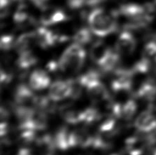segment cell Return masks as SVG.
<instances>
[{
    "mask_svg": "<svg viewBox=\"0 0 156 155\" xmlns=\"http://www.w3.org/2000/svg\"><path fill=\"white\" fill-rule=\"evenodd\" d=\"M50 84V77L45 71L41 69L35 70L30 77V88L35 90L45 89Z\"/></svg>",
    "mask_w": 156,
    "mask_h": 155,
    "instance_id": "cell-9",
    "label": "cell"
},
{
    "mask_svg": "<svg viewBox=\"0 0 156 155\" xmlns=\"http://www.w3.org/2000/svg\"><path fill=\"white\" fill-rule=\"evenodd\" d=\"M136 96L143 100H154L156 96V84L153 80H147L139 88Z\"/></svg>",
    "mask_w": 156,
    "mask_h": 155,
    "instance_id": "cell-13",
    "label": "cell"
},
{
    "mask_svg": "<svg viewBox=\"0 0 156 155\" xmlns=\"http://www.w3.org/2000/svg\"><path fill=\"white\" fill-rule=\"evenodd\" d=\"M45 12L41 16V22L44 26H52L66 20V16L62 10H47L44 8Z\"/></svg>",
    "mask_w": 156,
    "mask_h": 155,
    "instance_id": "cell-11",
    "label": "cell"
},
{
    "mask_svg": "<svg viewBox=\"0 0 156 155\" xmlns=\"http://www.w3.org/2000/svg\"><path fill=\"white\" fill-rule=\"evenodd\" d=\"M86 89H87L89 96L94 101H105L110 97L109 93H108L106 88L99 80L89 85L88 87H86Z\"/></svg>",
    "mask_w": 156,
    "mask_h": 155,
    "instance_id": "cell-10",
    "label": "cell"
},
{
    "mask_svg": "<svg viewBox=\"0 0 156 155\" xmlns=\"http://www.w3.org/2000/svg\"><path fill=\"white\" fill-rule=\"evenodd\" d=\"M151 62L149 60H147L145 58L143 57L138 62L135 64L132 68V71L133 73H145L148 72L150 68Z\"/></svg>",
    "mask_w": 156,
    "mask_h": 155,
    "instance_id": "cell-26",
    "label": "cell"
},
{
    "mask_svg": "<svg viewBox=\"0 0 156 155\" xmlns=\"http://www.w3.org/2000/svg\"><path fill=\"white\" fill-rule=\"evenodd\" d=\"M98 80H99V73L95 71H90L81 76L78 79V82L82 86L86 88L90 84Z\"/></svg>",
    "mask_w": 156,
    "mask_h": 155,
    "instance_id": "cell-22",
    "label": "cell"
},
{
    "mask_svg": "<svg viewBox=\"0 0 156 155\" xmlns=\"http://www.w3.org/2000/svg\"><path fill=\"white\" fill-rule=\"evenodd\" d=\"M82 122L90 124L99 118V111L94 107H88L82 112Z\"/></svg>",
    "mask_w": 156,
    "mask_h": 155,
    "instance_id": "cell-23",
    "label": "cell"
},
{
    "mask_svg": "<svg viewBox=\"0 0 156 155\" xmlns=\"http://www.w3.org/2000/svg\"><path fill=\"white\" fill-rule=\"evenodd\" d=\"M143 57L149 60L150 62H156V43L150 42L144 46Z\"/></svg>",
    "mask_w": 156,
    "mask_h": 155,
    "instance_id": "cell-24",
    "label": "cell"
},
{
    "mask_svg": "<svg viewBox=\"0 0 156 155\" xmlns=\"http://www.w3.org/2000/svg\"><path fill=\"white\" fill-rule=\"evenodd\" d=\"M37 43L34 32L25 33L21 34L15 43V47L19 53L30 51V48Z\"/></svg>",
    "mask_w": 156,
    "mask_h": 155,
    "instance_id": "cell-12",
    "label": "cell"
},
{
    "mask_svg": "<svg viewBox=\"0 0 156 155\" xmlns=\"http://www.w3.org/2000/svg\"><path fill=\"white\" fill-rule=\"evenodd\" d=\"M17 155H34V154H33L32 151L31 150H30V149L23 148H21L20 150H19Z\"/></svg>",
    "mask_w": 156,
    "mask_h": 155,
    "instance_id": "cell-30",
    "label": "cell"
},
{
    "mask_svg": "<svg viewBox=\"0 0 156 155\" xmlns=\"http://www.w3.org/2000/svg\"><path fill=\"white\" fill-rule=\"evenodd\" d=\"M110 50L111 49L108 48L101 41L96 42L93 44L90 49L91 59L99 65Z\"/></svg>",
    "mask_w": 156,
    "mask_h": 155,
    "instance_id": "cell-14",
    "label": "cell"
},
{
    "mask_svg": "<svg viewBox=\"0 0 156 155\" xmlns=\"http://www.w3.org/2000/svg\"><path fill=\"white\" fill-rule=\"evenodd\" d=\"M14 21L17 24H21L28 19V12L25 5L21 4L18 8L13 16Z\"/></svg>",
    "mask_w": 156,
    "mask_h": 155,
    "instance_id": "cell-25",
    "label": "cell"
},
{
    "mask_svg": "<svg viewBox=\"0 0 156 155\" xmlns=\"http://www.w3.org/2000/svg\"><path fill=\"white\" fill-rule=\"evenodd\" d=\"M73 133L76 137L77 146H80L82 148L92 147L94 136L82 129L77 130L73 132Z\"/></svg>",
    "mask_w": 156,
    "mask_h": 155,
    "instance_id": "cell-16",
    "label": "cell"
},
{
    "mask_svg": "<svg viewBox=\"0 0 156 155\" xmlns=\"http://www.w3.org/2000/svg\"><path fill=\"white\" fill-rule=\"evenodd\" d=\"M88 23L92 32L101 37L115 32L117 27L114 16L101 8H96L89 14Z\"/></svg>",
    "mask_w": 156,
    "mask_h": 155,
    "instance_id": "cell-1",
    "label": "cell"
},
{
    "mask_svg": "<svg viewBox=\"0 0 156 155\" xmlns=\"http://www.w3.org/2000/svg\"><path fill=\"white\" fill-rule=\"evenodd\" d=\"M0 43H1L2 49L4 51L9 50L12 47L13 45H15L13 36L11 35L2 36Z\"/></svg>",
    "mask_w": 156,
    "mask_h": 155,
    "instance_id": "cell-28",
    "label": "cell"
},
{
    "mask_svg": "<svg viewBox=\"0 0 156 155\" xmlns=\"http://www.w3.org/2000/svg\"><path fill=\"white\" fill-rule=\"evenodd\" d=\"M143 141L137 137H129L126 140V148L129 155H142L144 150Z\"/></svg>",
    "mask_w": 156,
    "mask_h": 155,
    "instance_id": "cell-17",
    "label": "cell"
},
{
    "mask_svg": "<svg viewBox=\"0 0 156 155\" xmlns=\"http://www.w3.org/2000/svg\"><path fill=\"white\" fill-rule=\"evenodd\" d=\"M74 85L70 81H56L50 85L49 98L53 101H60L73 95Z\"/></svg>",
    "mask_w": 156,
    "mask_h": 155,
    "instance_id": "cell-3",
    "label": "cell"
},
{
    "mask_svg": "<svg viewBox=\"0 0 156 155\" xmlns=\"http://www.w3.org/2000/svg\"><path fill=\"white\" fill-rule=\"evenodd\" d=\"M116 51L119 54H131L136 47V40L132 33L122 32L116 43Z\"/></svg>",
    "mask_w": 156,
    "mask_h": 155,
    "instance_id": "cell-4",
    "label": "cell"
},
{
    "mask_svg": "<svg viewBox=\"0 0 156 155\" xmlns=\"http://www.w3.org/2000/svg\"><path fill=\"white\" fill-rule=\"evenodd\" d=\"M37 96L31 89L25 84H21L16 88L15 93V100L18 106L32 107L35 105Z\"/></svg>",
    "mask_w": 156,
    "mask_h": 155,
    "instance_id": "cell-5",
    "label": "cell"
},
{
    "mask_svg": "<svg viewBox=\"0 0 156 155\" xmlns=\"http://www.w3.org/2000/svg\"><path fill=\"white\" fill-rule=\"evenodd\" d=\"M116 120L115 118H109L104 120L99 126V131L102 133H108L115 128Z\"/></svg>",
    "mask_w": 156,
    "mask_h": 155,
    "instance_id": "cell-27",
    "label": "cell"
},
{
    "mask_svg": "<svg viewBox=\"0 0 156 155\" xmlns=\"http://www.w3.org/2000/svg\"><path fill=\"white\" fill-rule=\"evenodd\" d=\"M0 130H1V135L2 136H4V135L8 131L7 128V124L5 122H2L1 126H0Z\"/></svg>",
    "mask_w": 156,
    "mask_h": 155,
    "instance_id": "cell-32",
    "label": "cell"
},
{
    "mask_svg": "<svg viewBox=\"0 0 156 155\" xmlns=\"http://www.w3.org/2000/svg\"><path fill=\"white\" fill-rule=\"evenodd\" d=\"M134 125L142 132L153 133L156 131V117L149 111H144L136 118Z\"/></svg>",
    "mask_w": 156,
    "mask_h": 155,
    "instance_id": "cell-6",
    "label": "cell"
},
{
    "mask_svg": "<svg viewBox=\"0 0 156 155\" xmlns=\"http://www.w3.org/2000/svg\"><path fill=\"white\" fill-rule=\"evenodd\" d=\"M112 155H118V154H112Z\"/></svg>",
    "mask_w": 156,
    "mask_h": 155,
    "instance_id": "cell-34",
    "label": "cell"
},
{
    "mask_svg": "<svg viewBox=\"0 0 156 155\" xmlns=\"http://www.w3.org/2000/svg\"><path fill=\"white\" fill-rule=\"evenodd\" d=\"M154 155H156V149H155V150L154 152Z\"/></svg>",
    "mask_w": 156,
    "mask_h": 155,
    "instance_id": "cell-33",
    "label": "cell"
},
{
    "mask_svg": "<svg viewBox=\"0 0 156 155\" xmlns=\"http://www.w3.org/2000/svg\"><path fill=\"white\" fill-rule=\"evenodd\" d=\"M119 53H118L116 51L114 52L112 50H110L108 54L99 64L101 70L104 72H106V73L115 70L119 60Z\"/></svg>",
    "mask_w": 156,
    "mask_h": 155,
    "instance_id": "cell-15",
    "label": "cell"
},
{
    "mask_svg": "<svg viewBox=\"0 0 156 155\" xmlns=\"http://www.w3.org/2000/svg\"><path fill=\"white\" fill-rule=\"evenodd\" d=\"M73 40L80 45H86L92 40L91 32L87 28L80 29L73 36Z\"/></svg>",
    "mask_w": 156,
    "mask_h": 155,
    "instance_id": "cell-19",
    "label": "cell"
},
{
    "mask_svg": "<svg viewBox=\"0 0 156 155\" xmlns=\"http://www.w3.org/2000/svg\"><path fill=\"white\" fill-rule=\"evenodd\" d=\"M54 140L55 146L60 150H65L77 146L73 132L69 133L65 128L58 130L54 137Z\"/></svg>",
    "mask_w": 156,
    "mask_h": 155,
    "instance_id": "cell-7",
    "label": "cell"
},
{
    "mask_svg": "<svg viewBox=\"0 0 156 155\" xmlns=\"http://www.w3.org/2000/svg\"><path fill=\"white\" fill-rule=\"evenodd\" d=\"M137 109V105L133 100H129L122 106L121 118L128 120L134 115Z\"/></svg>",
    "mask_w": 156,
    "mask_h": 155,
    "instance_id": "cell-21",
    "label": "cell"
},
{
    "mask_svg": "<svg viewBox=\"0 0 156 155\" xmlns=\"http://www.w3.org/2000/svg\"><path fill=\"white\" fill-rule=\"evenodd\" d=\"M37 62V58L31 51H27L19 53L17 60V65L21 69H27L35 65Z\"/></svg>",
    "mask_w": 156,
    "mask_h": 155,
    "instance_id": "cell-18",
    "label": "cell"
},
{
    "mask_svg": "<svg viewBox=\"0 0 156 155\" xmlns=\"http://www.w3.org/2000/svg\"><path fill=\"white\" fill-rule=\"evenodd\" d=\"M62 115L66 122L76 124L82 122V112H78L73 109L64 110L62 112Z\"/></svg>",
    "mask_w": 156,
    "mask_h": 155,
    "instance_id": "cell-20",
    "label": "cell"
},
{
    "mask_svg": "<svg viewBox=\"0 0 156 155\" xmlns=\"http://www.w3.org/2000/svg\"><path fill=\"white\" fill-rule=\"evenodd\" d=\"M86 51L82 46L75 43L69 46L58 60L60 70L63 72H77L84 64Z\"/></svg>",
    "mask_w": 156,
    "mask_h": 155,
    "instance_id": "cell-2",
    "label": "cell"
},
{
    "mask_svg": "<svg viewBox=\"0 0 156 155\" xmlns=\"http://www.w3.org/2000/svg\"><path fill=\"white\" fill-rule=\"evenodd\" d=\"M10 80V77L9 74H8L4 70L1 71V81L2 83H7Z\"/></svg>",
    "mask_w": 156,
    "mask_h": 155,
    "instance_id": "cell-31",
    "label": "cell"
},
{
    "mask_svg": "<svg viewBox=\"0 0 156 155\" xmlns=\"http://www.w3.org/2000/svg\"><path fill=\"white\" fill-rule=\"evenodd\" d=\"M37 44L43 49L50 47L58 42V36L45 27H40L34 32Z\"/></svg>",
    "mask_w": 156,
    "mask_h": 155,
    "instance_id": "cell-8",
    "label": "cell"
},
{
    "mask_svg": "<svg viewBox=\"0 0 156 155\" xmlns=\"http://www.w3.org/2000/svg\"><path fill=\"white\" fill-rule=\"evenodd\" d=\"M67 4L72 10H77L88 5V0H68Z\"/></svg>",
    "mask_w": 156,
    "mask_h": 155,
    "instance_id": "cell-29",
    "label": "cell"
}]
</instances>
